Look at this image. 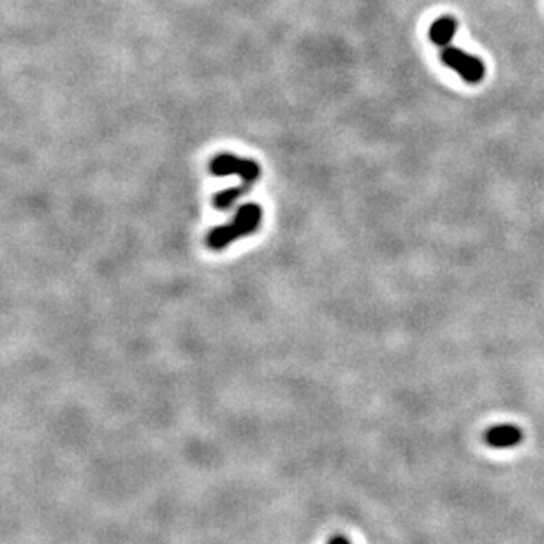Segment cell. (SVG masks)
Wrapping results in <instances>:
<instances>
[{
	"mask_svg": "<svg viewBox=\"0 0 544 544\" xmlns=\"http://www.w3.org/2000/svg\"><path fill=\"white\" fill-rule=\"evenodd\" d=\"M261 220H263V208L257 203H245L239 206L229 224L213 228L206 235V245L212 251H222L235 244L236 239H242L257 231Z\"/></svg>",
	"mask_w": 544,
	"mask_h": 544,
	"instance_id": "obj_1",
	"label": "cell"
},
{
	"mask_svg": "<svg viewBox=\"0 0 544 544\" xmlns=\"http://www.w3.org/2000/svg\"><path fill=\"white\" fill-rule=\"evenodd\" d=\"M210 173L215 176H229V174H238L242 178V183L238 189L247 194L251 187H254L255 181L259 180L261 167L255 161L251 158L236 157L233 154H219L210 161Z\"/></svg>",
	"mask_w": 544,
	"mask_h": 544,
	"instance_id": "obj_2",
	"label": "cell"
},
{
	"mask_svg": "<svg viewBox=\"0 0 544 544\" xmlns=\"http://www.w3.org/2000/svg\"><path fill=\"white\" fill-rule=\"evenodd\" d=\"M442 62L453 71L460 74L467 83H479L484 78V64L474 55H469L467 51L460 50L455 46L442 48L440 53Z\"/></svg>",
	"mask_w": 544,
	"mask_h": 544,
	"instance_id": "obj_3",
	"label": "cell"
},
{
	"mask_svg": "<svg viewBox=\"0 0 544 544\" xmlns=\"http://www.w3.org/2000/svg\"><path fill=\"white\" fill-rule=\"evenodd\" d=\"M523 440V433L514 425H498L487 432V442L495 449H509Z\"/></svg>",
	"mask_w": 544,
	"mask_h": 544,
	"instance_id": "obj_4",
	"label": "cell"
},
{
	"mask_svg": "<svg viewBox=\"0 0 544 544\" xmlns=\"http://www.w3.org/2000/svg\"><path fill=\"white\" fill-rule=\"evenodd\" d=\"M456 30H458V24L456 19L451 16H440L430 27V39L432 43L437 44L440 48H446L451 44L453 37H455Z\"/></svg>",
	"mask_w": 544,
	"mask_h": 544,
	"instance_id": "obj_5",
	"label": "cell"
},
{
	"mask_svg": "<svg viewBox=\"0 0 544 544\" xmlns=\"http://www.w3.org/2000/svg\"><path fill=\"white\" fill-rule=\"evenodd\" d=\"M328 544H351V543H349V541L345 539V537H342V536H336V537H333V539L329 541Z\"/></svg>",
	"mask_w": 544,
	"mask_h": 544,
	"instance_id": "obj_6",
	"label": "cell"
}]
</instances>
